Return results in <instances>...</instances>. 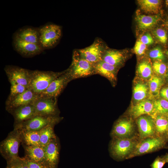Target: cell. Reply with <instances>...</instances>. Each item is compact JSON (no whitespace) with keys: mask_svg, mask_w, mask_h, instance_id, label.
Segmentation results:
<instances>
[{"mask_svg":"<svg viewBox=\"0 0 168 168\" xmlns=\"http://www.w3.org/2000/svg\"><path fill=\"white\" fill-rule=\"evenodd\" d=\"M139 140L138 137L128 138H112L109 148L110 156L117 161L128 159Z\"/></svg>","mask_w":168,"mask_h":168,"instance_id":"6da1fadb","label":"cell"},{"mask_svg":"<svg viewBox=\"0 0 168 168\" xmlns=\"http://www.w3.org/2000/svg\"><path fill=\"white\" fill-rule=\"evenodd\" d=\"M67 70L72 80L96 74L94 64L81 57L77 49L73 51L72 63Z\"/></svg>","mask_w":168,"mask_h":168,"instance_id":"7a4b0ae2","label":"cell"},{"mask_svg":"<svg viewBox=\"0 0 168 168\" xmlns=\"http://www.w3.org/2000/svg\"><path fill=\"white\" fill-rule=\"evenodd\" d=\"M61 72L51 71H30V79L29 88L37 94L44 91L51 82L62 74Z\"/></svg>","mask_w":168,"mask_h":168,"instance_id":"3957f363","label":"cell"},{"mask_svg":"<svg viewBox=\"0 0 168 168\" xmlns=\"http://www.w3.org/2000/svg\"><path fill=\"white\" fill-rule=\"evenodd\" d=\"M112 138H132L138 137L135 120L124 115L114 123L110 133Z\"/></svg>","mask_w":168,"mask_h":168,"instance_id":"277c9868","label":"cell"},{"mask_svg":"<svg viewBox=\"0 0 168 168\" xmlns=\"http://www.w3.org/2000/svg\"><path fill=\"white\" fill-rule=\"evenodd\" d=\"M168 142L167 141L156 136L139 139L128 159L168 148Z\"/></svg>","mask_w":168,"mask_h":168,"instance_id":"5b68a950","label":"cell"},{"mask_svg":"<svg viewBox=\"0 0 168 168\" xmlns=\"http://www.w3.org/2000/svg\"><path fill=\"white\" fill-rule=\"evenodd\" d=\"M63 119V117L59 116L36 115L29 119L14 125V129L20 131H40L49 125H56Z\"/></svg>","mask_w":168,"mask_h":168,"instance_id":"8992f818","label":"cell"},{"mask_svg":"<svg viewBox=\"0 0 168 168\" xmlns=\"http://www.w3.org/2000/svg\"><path fill=\"white\" fill-rule=\"evenodd\" d=\"M21 142L20 132L14 129L1 142L0 153L7 161L18 157V150Z\"/></svg>","mask_w":168,"mask_h":168,"instance_id":"52a82bcc","label":"cell"},{"mask_svg":"<svg viewBox=\"0 0 168 168\" xmlns=\"http://www.w3.org/2000/svg\"><path fill=\"white\" fill-rule=\"evenodd\" d=\"M39 30L40 44L44 50L54 47L61 38L62 28L58 25L48 24L39 28Z\"/></svg>","mask_w":168,"mask_h":168,"instance_id":"ba28073f","label":"cell"},{"mask_svg":"<svg viewBox=\"0 0 168 168\" xmlns=\"http://www.w3.org/2000/svg\"><path fill=\"white\" fill-rule=\"evenodd\" d=\"M108 48L101 39L97 38L90 45L77 50L83 58L95 64L102 60L103 55Z\"/></svg>","mask_w":168,"mask_h":168,"instance_id":"9c48e42d","label":"cell"},{"mask_svg":"<svg viewBox=\"0 0 168 168\" xmlns=\"http://www.w3.org/2000/svg\"><path fill=\"white\" fill-rule=\"evenodd\" d=\"M36 115L59 116L60 111L57 106V98L39 97L33 102Z\"/></svg>","mask_w":168,"mask_h":168,"instance_id":"30bf717a","label":"cell"},{"mask_svg":"<svg viewBox=\"0 0 168 168\" xmlns=\"http://www.w3.org/2000/svg\"><path fill=\"white\" fill-rule=\"evenodd\" d=\"M67 69L63 73L53 80L48 88L40 94L41 97L57 98L61 94L68 83L72 81Z\"/></svg>","mask_w":168,"mask_h":168,"instance_id":"8fae6325","label":"cell"},{"mask_svg":"<svg viewBox=\"0 0 168 168\" xmlns=\"http://www.w3.org/2000/svg\"><path fill=\"white\" fill-rule=\"evenodd\" d=\"M4 70L9 81H13L29 88L30 79V70L12 65L5 66Z\"/></svg>","mask_w":168,"mask_h":168,"instance_id":"7c38bea8","label":"cell"},{"mask_svg":"<svg viewBox=\"0 0 168 168\" xmlns=\"http://www.w3.org/2000/svg\"><path fill=\"white\" fill-rule=\"evenodd\" d=\"M135 121L139 139L156 136L154 120L151 116L142 115Z\"/></svg>","mask_w":168,"mask_h":168,"instance_id":"4fadbf2b","label":"cell"},{"mask_svg":"<svg viewBox=\"0 0 168 168\" xmlns=\"http://www.w3.org/2000/svg\"><path fill=\"white\" fill-rule=\"evenodd\" d=\"M39 96L28 88L23 92L11 98H8L6 102V109L7 111L21 106L32 104Z\"/></svg>","mask_w":168,"mask_h":168,"instance_id":"5bb4252c","label":"cell"},{"mask_svg":"<svg viewBox=\"0 0 168 168\" xmlns=\"http://www.w3.org/2000/svg\"><path fill=\"white\" fill-rule=\"evenodd\" d=\"M43 147L45 152L46 166L47 168H57L60 149L58 138L57 137Z\"/></svg>","mask_w":168,"mask_h":168,"instance_id":"9a60e30c","label":"cell"},{"mask_svg":"<svg viewBox=\"0 0 168 168\" xmlns=\"http://www.w3.org/2000/svg\"><path fill=\"white\" fill-rule=\"evenodd\" d=\"M13 44L15 50L23 57H31L38 54L44 50L40 44L30 43L13 38Z\"/></svg>","mask_w":168,"mask_h":168,"instance_id":"2e32d148","label":"cell"},{"mask_svg":"<svg viewBox=\"0 0 168 168\" xmlns=\"http://www.w3.org/2000/svg\"><path fill=\"white\" fill-rule=\"evenodd\" d=\"M96 74L107 79L113 86L116 84L119 68L101 60L94 64Z\"/></svg>","mask_w":168,"mask_h":168,"instance_id":"e0dca14e","label":"cell"},{"mask_svg":"<svg viewBox=\"0 0 168 168\" xmlns=\"http://www.w3.org/2000/svg\"><path fill=\"white\" fill-rule=\"evenodd\" d=\"M7 111L12 114L14 118V125L27 120L36 116L35 109L33 103L21 106Z\"/></svg>","mask_w":168,"mask_h":168,"instance_id":"ac0fdd59","label":"cell"},{"mask_svg":"<svg viewBox=\"0 0 168 168\" xmlns=\"http://www.w3.org/2000/svg\"><path fill=\"white\" fill-rule=\"evenodd\" d=\"M153 112V102L145 99L133 104L125 115L135 120L137 118L144 115L151 116Z\"/></svg>","mask_w":168,"mask_h":168,"instance_id":"d6986e66","label":"cell"},{"mask_svg":"<svg viewBox=\"0 0 168 168\" xmlns=\"http://www.w3.org/2000/svg\"><path fill=\"white\" fill-rule=\"evenodd\" d=\"M125 54L123 51L108 48L103 55L102 60L120 68L125 61Z\"/></svg>","mask_w":168,"mask_h":168,"instance_id":"ffe728a7","label":"cell"},{"mask_svg":"<svg viewBox=\"0 0 168 168\" xmlns=\"http://www.w3.org/2000/svg\"><path fill=\"white\" fill-rule=\"evenodd\" d=\"M13 38L40 44L39 28L31 27L22 28L15 33Z\"/></svg>","mask_w":168,"mask_h":168,"instance_id":"44dd1931","label":"cell"},{"mask_svg":"<svg viewBox=\"0 0 168 168\" xmlns=\"http://www.w3.org/2000/svg\"><path fill=\"white\" fill-rule=\"evenodd\" d=\"M23 146L25 150V157L46 166L45 152L43 147L40 146Z\"/></svg>","mask_w":168,"mask_h":168,"instance_id":"7402d4cb","label":"cell"},{"mask_svg":"<svg viewBox=\"0 0 168 168\" xmlns=\"http://www.w3.org/2000/svg\"><path fill=\"white\" fill-rule=\"evenodd\" d=\"M154 120L156 136L168 141V116L156 115Z\"/></svg>","mask_w":168,"mask_h":168,"instance_id":"603a6c76","label":"cell"},{"mask_svg":"<svg viewBox=\"0 0 168 168\" xmlns=\"http://www.w3.org/2000/svg\"><path fill=\"white\" fill-rule=\"evenodd\" d=\"M144 80H138L134 83L133 98L135 104L146 99L149 94L148 85Z\"/></svg>","mask_w":168,"mask_h":168,"instance_id":"cb8c5ba5","label":"cell"},{"mask_svg":"<svg viewBox=\"0 0 168 168\" xmlns=\"http://www.w3.org/2000/svg\"><path fill=\"white\" fill-rule=\"evenodd\" d=\"M160 19V17L158 15L138 14L135 18L138 27L142 30H148L154 27Z\"/></svg>","mask_w":168,"mask_h":168,"instance_id":"d4e9b609","label":"cell"},{"mask_svg":"<svg viewBox=\"0 0 168 168\" xmlns=\"http://www.w3.org/2000/svg\"><path fill=\"white\" fill-rule=\"evenodd\" d=\"M19 132L23 145L40 146V130Z\"/></svg>","mask_w":168,"mask_h":168,"instance_id":"484cf974","label":"cell"},{"mask_svg":"<svg viewBox=\"0 0 168 168\" xmlns=\"http://www.w3.org/2000/svg\"><path fill=\"white\" fill-rule=\"evenodd\" d=\"M138 2L144 12L152 14L158 12L161 4V1L159 0H139Z\"/></svg>","mask_w":168,"mask_h":168,"instance_id":"4316f807","label":"cell"},{"mask_svg":"<svg viewBox=\"0 0 168 168\" xmlns=\"http://www.w3.org/2000/svg\"><path fill=\"white\" fill-rule=\"evenodd\" d=\"M152 66L148 60H144L138 64L137 73L139 77L144 80H149L153 75Z\"/></svg>","mask_w":168,"mask_h":168,"instance_id":"83f0119b","label":"cell"},{"mask_svg":"<svg viewBox=\"0 0 168 168\" xmlns=\"http://www.w3.org/2000/svg\"><path fill=\"white\" fill-rule=\"evenodd\" d=\"M55 126L54 124L49 125L40 130V146H45L57 137L54 130Z\"/></svg>","mask_w":168,"mask_h":168,"instance_id":"f1b7e54d","label":"cell"},{"mask_svg":"<svg viewBox=\"0 0 168 168\" xmlns=\"http://www.w3.org/2000/svg\"><path fill=\"white\" fill-rule=\"evenodd\" d=\"M148 81L149 94L154 97L157 96L163 84L162 80L160 77L153 75Z\"/></svg>","mask_w":168,"mask_h":168,"instance_id":"f546056e","label":"cell"},{"mask_svg":"<svg viewBox=\"0 0 168 168\" xmlns=\"http://www.w3.org/2000/svg\"><path fill=\"white\" fill-rule=\"evenodd\" d=\"M156 115L168 116V101L164 99L155 100L153 102V112L152 116Z\"/></svg>","mask_w":168,"mask_h":168,"instance_id":"4dcf8cb0","label":"cell"},{"mask_svg":"<svg viewBox=\"0 0 168 168\" xmlns=\"http://www.w3.org/2000/svg\"><path fill=\"white\" fill-rule=\"evenodd\" d=\"M11 84L10 92L8 98H11L19 95L28 88L13 81H9Z\"/></svg>","mask_w":168,"mask_h":168,"instance_id":"1f68e13d","label":"cell"},{"mask_svg":"<svg viewBox=\"0 0 168 168\" xmlns=\"http://www.w3.org/2000/svg\"><path fill=\"white\" fill-rule=\"evenodd\" d=\"M148 54L150 58L156 61H161L165 58L161 49L159 47H155L151 50Z\"/></svg>","mask_w":168,"mask_h":168,"instance_id":"d6a6232c","label":"cell"},{"mask_svg":"<svg viewBox=\"0 0 168 168\" xmlns=\"http://www.w3.org/2000/svg\"><path fill=\"white\" fill-rule=\"evenodd\" d=\"M152 67L153 71L160 75L164 74L166 71L167 67L164 63L159 61H155L153 63Z\"/></svg>","mask_w":168,"mask_h":168,"instance_id":"836d02e7","label":"cell"},{"mask_svg":"<svg viewBox=\"0 0 168 168\" xmlns=\"http://www.w3.org/2000/svg\"><path fill=\"white\" fill-rule=\"evenodd\" d=\"M153 34L157 40L161 43H166L167 36L166 31L163 29L158 28L153 31Z\"/></svg>","mask_w":168,"mask_h":168,"instance_id":"e575fe53","label":"cell"},{"mask_svg":"<svg viewBox=\"0 0 168 168\" xmlns=\"http://www.w3.org/2000/svg\"><path fill=\"white\" fill-rule=\"evenodd\" d=\"M147 45L142 42L140 40H138L134 47L135 53L138 55H142L144 54L147 49Z\"/></svg>","mask_w":168,"mask_h":168,"instance_id":"d590c367","label":"cell"},{"mask_svg":"<svg viewBox=\"0 0 168 168\" xmlns=\"http://www.w3.org/2000/svg\"><path fill=\"white\" fill-rule=\"evenodd\" d=\"M166 161L163 156H157L151 164V168H162Z\"/></svg>","mask_w":168,"mask_h":168,"instance_id":"8d00e7d4","label":"cell"},{"mask_svg":"<svg viewBox=\"0 0 168 168\" xmlns=\"http://www.w3.org/2000/svg\"><path fill=\"white\" fill-rule=\"evenodd\" d=\"M140 40L146 45L152 44L153 42V39L149 33H146L142 35L140 38Z\"/></svg>","mask_w":168,"mask_h":168,"instance_id":"74e56055","label":"cell"},{"mask_svg":"<svg viewBox=\"0 0 168 168\" xmlns=\"http://www.w3.org/2000/svg\"><path fill=\"white\" fill-rule=\"evenodd\" d=\"M29 168H47L44 165L24 157Z\"/></svg>","mask_w":168,"mask_h":168,"instance_id":"f35d334b","label":"cell"},{"mask_svg":"<svg viewBox=\"0 0 168 168\" xmlns=\"http://www.w3.org/2000/svg\"><path fill=\"white\" fill-rule=\"evenodd\" d=\"M159 94L161 97L168 101V86L162 88L160 90Z\"/></svg>","mask_w":168,"mask_h":168,"instance_id":"ab89813d","label":"cell"},{"mask_svg":"<svg viewBox=\"0 0 168 168\" xmlns=\"http://www.w3.org/2000/svg\"><path fill=\"white\" fill-rule=\"evenodd\" d=\"M18 160L21 168H29L24 157H18Z\"/></svg>","mask_w":168,"mask_h":168,"instance_id":"60d3db41","label":"cell"},{"mask_svg":"<svg viewBox=\"0 0 168 168\" xmlns=\"http://www.w3.org/2000/svg\"><path fill=\"white\" fill-rule=\"evenodd\" d=\"M166 161V163H168V153L163 156Z\"/></svg>","mask_w":168,"mask_h":168,"instance_id":"b9f144b4","label":"cell"},{"mask_svg":"<svg viewBox=\"0 0 168 168\" xmlns=\"http://www.w3.org/2000/svg\"><path fill=\"white\" fill-rule=\"evenodd\" d=\"M166 6H168V0L166 1Z\"/></svg>","mask_w":168,"mask_h":168,"instance_id":"7bdbcfd3","label":"cell"},{"mask_svg":"<svg viewBox=\"0 0 168 168\" xmlns=\"http://www.w3.org/2000/svg\"><path fill=\"white\" fill-rule=\"evenodd\" d=\"M166 26H167L168 27V20H167V21L166 23Z\"/></svg>","mask_w":168,"mask_h":168,"instance_id":"ee69618b","label":"cell"},{"mask_svg":"<svg viewBox=\"0 0 168 168\" xmlns=\"http://www.w3.org/2000/svg\"><path fill=\"white\" fill-rule=\"evenodd\" d=\"M6 168H11L10 166L7 165V166L6 167Z\"/></svg>","mask_w":168,"mask_h":168,"instance_id":"f6af8a7d","label":"cell"},{"mask_svg":"<svg viewBox=\"0 0 168 168\" xmlns=\"http://www.w3.org/2000/svg\"><path fill=\"white\" fill-rule=\"evenodd\" d=\"M166 54L168 56V50L167 51V52H166Z\"/></svg>","mask_w":168,"mask_h":168,"instance_id":"bcb514c9","label":"cell"},{"mask_svg":"<svg viewBox=\"0 0 168 168\" xmlns=\"http://www.w3.org/2000/svg\"><path fill=\"white\" fill-rule=\"evenodd\" d=\"M167 77H168V72L167 74Z\"/></svg>","mask_w":168,"mask_h":168,"instance_id":"7dc6e473","label":"cell"}]
</instances>
